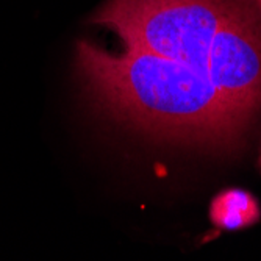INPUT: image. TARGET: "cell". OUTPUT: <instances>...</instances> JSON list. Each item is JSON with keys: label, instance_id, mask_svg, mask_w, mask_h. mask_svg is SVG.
Listing matches in <instances>:
<instances>
[{"label": "cell", "instance_id": "5", "mask_svg": "<svg viewBox=\"0 0 261 261\" xmlns=\"http://www.w3.org/2000/svg\"><path fill=\"white\" fill-rule=\"evenodd\" d=\"M256 2H258V5H259V8H261V0H256Z\"/></svg>", "mask_w": 261, "mask_h": 261}, {"label": "cell", "instance_id": "6", "mask_svg": "<svg viewBox=\"0 0 261 261\" xmlns=\"http://www.w3.org/2000/svg\"><path fill=\"white\" fill-rule=\"evenodd\" d=\"M259 163H261V158H259Z\"/></svg>", "mask_w": 261, "mask_h": 261}, {"label": "cell", "instance_id": "1", "mask_svg": "<svg viewBox=\"0 0 261 261\" xmlns=\"http://www.w3.org/2000/svg\"><path fill=\"white\" fill-rule=\"evenodd\" d=\"M79 50L108 110L149 133L227 149L247 127L211 80L194 69L142 50L110 54L88 39L79 42Z\"/></svg>", "mask_w": 261, "mask_h": 261}, {"label": "cell", "instance_id": "4", "mask_svg": "<svg viewBox=\"0 0 261 261\" xmlns=\"http://www.w3.org/2000/svg\"><path fill=\"white\" fill-rule=\"evenodd\" d=\"M261 218L258 202L241 189H228L211 202L210 219L216 227L234 231L256 224Z\"/></svg>", "mask_w": 261, "mask_h": 261}, {"label": "cell", "instance_id": "3", "mask_svg": "<svg viewBox=\"0 0 261 261\" xmlns=\"http://www.w3.org/2000/svg\"><path fill=\"white\" fill-rule=\"evenodd\" d=\"M210 79L221 97L249 124L261 108V8L243 0L211 42Z\"/></svg>", "mask_w": 261, "mask_h": 261}, {"label": "cell", "instance_id": "2", "mask_svg": "<svg viewBox=\"0 0 261 261\" xmlns=\"http://www.w3.org/2000/svg\"><path fill=\"white\" fill-rule=\"evenodd\" d=\"M241 2L110 0L92 22L116 33L125 49L172 60L210 79L213 38Z\"/></svg>", "mask_w": 261, "mask_h": 261}]
</instances>
